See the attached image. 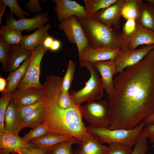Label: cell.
I'll return each instance as SVG.
<instances>
[{"mask_svg": "<svg viewBox=\"0 0 154 154\" xmlns=\"http://www.w3.org/2000/svg\"><path fill=\"white\" fill-rule=\"evenodd\" d=\"M78 145L80 148L74 151L75 154H108L109 151V146L102 145L97 135L88 131Z\"/></svg>", "mask_w": 154, "mask_h": 154, "instance_id": "15", "label": "cell"}, {"mask_svg": "<svg viewBox=\"0 0 154 154\" xmlns=\"http://www.w3.org/2000/svg\"><path fill=\"white\" fill-rule=\"evenodd\" d=\"M50 27V25L47 23L32 33L23 36L20 46L32 52L37 46L42 44L45 38L49 35L48 31Z\"/></svg>", "mask_w": 154, "mask_h": 154, "instance_id": "19", "label": "cell"}, {"mask_svg": "<svg viewBox=\"0 0 154 154\" xmlns=\"http://www.w3.org/2000/svg\"><path fill=\"white\" fill-rule=\"evenodd\" d=\"M49 21L48 14L46 12L37 14L31 18H25L18 20L15 19L13 15L9 12L6 16V25L1 27L21 31L25 30L27 32H32L37 28L43 27L44 24Z\"/></svg>", "mask_w": 154, "mask_h": 154, "instance_id": "10", "label": "cell"}, {"mask_svg": "<svg viewBox=\"0 0 154 154\" xmlns=\"http://www.w3.org/2000/svg\"><path fill=\"white\" fill-rule=\"evenodd\" d=\"M25 6L28 11L33 13L41 12L42 10L38 0H30L25 4Z\"/></svg>", "mask_w": 154, "mask_h": 154, "instance_id": "40", "label": "cell"}, {"mask_svg": "<svg viewBox=\"0 0 154 154\" xmlns=\"http://www.w3.org/2000/svg\"><path fill=\"white\" fill-rule=\"evenodd\" d=\"M83 118L91 126L108 128L110 125L108 102L102 100L87 102L80 107Z\"/></svg>", "mask_w": 154, "mask_h": 154, "instance_id": "6", "label": "cell"}, {"mask_svg": "<svg viewBox=\"0 0 154 154\" xmlns=\"http://www.w3.org/2000/svg\"><path fill=\"white\" fill-rule=\"evenodd\" d=\"M115 76L108 95L111 130L130 129L154 114V48Z\"/></svg>", "mask_w": 154, "mask_h": 154, "instance_id": "1", "label": "cell"}, {"mask_svg": "<svg viewBox=\"0 0 154 154\" xmlns=\"http://www.w3.org/2000/svg\"><path fill=\"white\" fill-rule=\"evenodd\" d=\"M93 64L100 74L106 93L108 95L111 94L114 89L113 77L116 70L114 60L99 61Z\"/></svg>", "mask_w": 154, "mask_h": 154, "instance_id": "17", "label": "cell"}, {"mask_svg": "<svg viewBox=\"0 0 154 154\" xmlns=\"http://www.w3.org/2000/svg\"><path fill=\"white\" fill-rule=\"evenodd\" d=\"M136 23L135 19L126 20L124 23L122 33L123 35L129 38L134 33L136 28Z\"/></svg>", "mask_w": 154, "mask_h": 154, "instance_id": "39", "label": "cell"}, {"mask_svg": "<svg viewBox=\"0 0 154 154\" xmlns=\"http://www.w3.org/2000/svg\"><path fill=\"white\" fill-rule=\"evenodd\" d=\"M76 64L73 61H69L66 71L62 78L60 90L65 92H69V90L75 72Z\"/></svg>", "mask_w": 154, "mask_h": 154, "instance_id": "30", "label": "cell"}, {"mask_svg": "<svg viewBox=\"0 0 154 154\" xmlns=\"http://www.w3.org/2000/svg\"><path fill=\"white\" fill-rule=\"evenodd\" d=\"M55 4L54 10L58 21H61L71 16L87 17L85 7L75 1L52 0Z\"/></svg>", "mask_w": 154, "mask_h": 154, "instance_id": "14", "label": "cell"}, {"mask_svg": "<svg viewBox=\"0 0 154 154\" xmlns=\"http://www.w3.org/2000/svg\"><path fill=\"white\" fill-rule=\"evenodd\" d=\"M48 50L42 44L37 46L32 52L30 63L26 74L16 89L21 90L33 87L43 89L40 81L41 62L44 54Z\"/></svg>", "mask_w": 154, "mask_h": 154, "instance_id": "7", "label": "cell"}, {"mask_svg": "<svg viewBox=\"0 0 154 154\" xmlns=\"http://www.w3.org/2000/svg\"><path fill=\"white\" fill-rule=\"evenodd\" d=\"M32 53V52L21 47L19 45H10L7 65V72H10L15 70Z\"/></svg>", "mask_w": 154, "mask_h": 154, "instance_id": "21", "label": "cell"}, {"mask_svg": "<svg viewBox=\"0 0 154 154\" xmlns=\"http://www.w3.org/2000/svg\"><path fill=\"white\" fill-rule=\"evenodd\" d=\"M120 50L111 48L103 47L93 48L86 47L79 56L80 62H96L109 60H114Z\"/></svg>", "mask_w": 154, "mask_h": 154, "instance_id": "13", "label": "cell"}, {"mask_svg": "<svg viewBox=\"0 0 154 154\" xmlns=\"http://www.w3.org/2000/svg\"><path fill=\"white\" fill-rule=\"evenodd\" d=\"M147 138L143 130L141 135L135 144L134 147L130 154H145L148 148L147 144Z\"/></svg>", "mask_w": 154, "mask_h": 154, "instance_id": "37", "label": "cell"}, {"mask_svg": "<svg viewBox=\"0 0 154 154\" xmlns=\"http://www.w3.org/2000/svg\"><path fill=\"white\" fill-rule=\"evenodd\" d=\"M73 137L50 132L41 137L31 140L30 142L35 144L38 147L46 151L54 146L59 143L69 141Z\"/></svg>", "mask_w": 154, "mask_h": 154, "instance_id": "22", "label": "cell"}, {"mask_svg": "<svg viewBox=\"0 0 154 154\" xmlns=\"http://www.w3.org/2000/svg\"><path fill=\"white\" fill-rule=\"evenodd\" d=\"M61 45V42L59 40L54 39L49 50L52 51H56L60 49Z\"/></svg>", "mask_w": 154, "mask_h": 154, "instance_id": "44", "label": "cell"}, {"mask_svg": "<svg viewBox=\"0 0 154 154\" xmlns=\"http://www.w3.org/2000/svg\"><path fill=\"white\" fill-rule=\"evenodd\" d=\"M10 49V45L0 36V62L3 70L5 72H7V65Z\"/></svg>", "mask_w": 154, "mask_h": 154, "instance_id": "33", "label": "cell"}, {"mask_svg": "<svg viewBox=\"0 0 154 154\" xmlns=\"http://www.w3.org/2000/svg\"><path fill=\"white\" fill-rule=\"evenodd\" d=\"M154 48V45H151L143 46L138 49H131L128 48L120 50L114 60L116 66L115 74H119L127 67L139 62Z\"/></svg>", "mask_w": 154, "mask_h": 154, "instance_id": "9", "label": "cell"}, {"mask_svg": "<svg viewBox=\"0 0 154 154\" xmlns=\"http://www.w3.org/2000/svg\"><path fill=\"white\" fill-rule=\"evenodd\" d=\"M18 133L5 130L0 134V149L9 154L13 152L20 154L22 149L38 147L35 144L25 141Z\"/></svg>", "mask_w": 154, "mask_h": 154, "instance_id": "12", "label": "cell"}, {"mask_svg": "<svg viewBox=\"0 0 154 154\" xmlns=\"http://www.w3.org/2000/svg\"><path fill=\"white\" fill-rule=\"evenodd\" d=\"M146 125L144 121L138 125L130 129H118L111 130L106 127H94L89 125L87 130L98 136L101 144L109 145L117 143L123 145L133 146L141 135Z\"/></svg>", "mask_w": 154, "mask_h": 154, "instance_id": "4", "label": "cell"}, {"mask_svg": "<svg viewBox=\"0 0 154 154\" xmlns=\"http://www.w3.org/2000/svg\"><path fill=\"white\" fill-rule=\"evenodd\" d=\"M0 154H9L3 150L1 149L0 150Z\"/></svg>", "mask_w": 154, "mask_h": 154, "instance_id": "49", "label": "cell"}, {"mask_svg": "<svg viewBox=\"0 0 154 154\" xmlns=\"http://www.w3.org/2000/svg\"><path fill=\"white\" fill-rule=\"evenodd\" d=\"M57 102L60 108L65 109L70 108L76 105L69 92H65L61 90L58 95Z\"/></svg>", "mask_w": 154, "mask_h": 154, "instance_id": "35", "label": "cell"}, {"mask_svg": "<svg viewBox=\"0 0 154 154\" xmlns=\"http://www.w3.org/2000/svg\"><path fill=\"white\" fill-rule=\"evenodd\" d=\"M82 67H86L89 70L90 77L86 82L85 86L78 91H72L70 94L75 104L80 106L85 102L95 101L101 98L104 89L103 83L98 72L93 63L87 62H80Z\"/></svg>", "mask_w": 154, "mask_h": 154, "instance_id": "5", "label": "cell"}, {"mask_svg": "<svg viewBox=\"0 0 154 154\" xmlns=\"http://www.w3.org/2000/svg\"><path fill=\"white\" fill-rule=\"evenodd\" d=\"M0 25L1 23L2 18L7 6L1 1H0Z\"/></svg>", "mask_w": 154, "mask_h": 154, "instance_id": "45", "label": "cell"}, {"mask_svg": "<svg viewBox=\"0 0 154 154\" xmlns=\"http://www.w3.org/2000/svg\"><path fill=\"white\" fill-rule=\"evenodd\" d=\"M139 0H125L121 9V15L126 20H136L138 16Z\"/></svg>", "mask_w": 154, "mask_h": 154, "instance_id": "27", "label": "cell"}, {"mask_svg": "<svg viewBox=\"0 0 154 154\" xmlns=\"http://www.w3.org/2000/svg\"><path fill=\"white\" fill-rule=\"evenodd\" d=\"M20 121L19 107L11 100L7 107L5 115V131L18 133L17 127Z\"/></svg>", "mask_w": 154, "mask_h": 154, "instance_id": "25", "label": "cell"}, {"mask_svg": "<svg viewBox=\"0 0 154 154\" xmlns=\"http://www.w3.org/2000/svg\"><path fill=\"white\" fill-rule=\"evenodd\" d=\"M43 90L31 87L25 89H16L12 93L11 100L18 107L31 104L43 99Z\"/></svg>", "mask_w": 154, "mask_h": 154, "instance_id": "16", "label": "cell"}, {"mask_svg": "<svg viewBox=\"0 0 154 154\" xmlns=\"http://www.w3.org/2000/svg\"><path fill=\"white\" fill-rule=\"evenodd\" d=\"M62 79L59 76L50 75L46 77L43 84L45 108L43 123L49 132L74 137L80 141L88 132L82 120L81 106L75 105L65 109L57 104Z\"/></svg>", "mask_w": 154, "mask_h": 154, "instance_id": "2", "label": "cell"}, {"mask_svg": "<svg viewBox=\"0 0 154 154\" xmlns=\"http://www.w3.org/2000/svg\"><path fill=\"white\" fill-rule=\"evenodd\" d=\"M129 39L130 49H136L142 45H154V31L136 23L135 31Z\"/></svg>", "mask_w": 154, "mask_h": 154, "instance_id": "18", "label": "cell"}, {"mask_svg": "<svg viewBox=\"0 0 154 154\" xmlns=\"http://www.w3.org/2000/svg\"><path fill=\"white\" fill-rule=\"evenodd\" d=\"M0 36L10 45H20L23 37L21 31L1 27L0 29Z\"/></svg>", "mask_w": 154, "mask_h": 154, "instance_id": "29", "label": "cell"}, {"mask_svg": "<svg viewBox=\"0 0 154 154\" xmlns=\"http://www.w3.org/2000/svg\"><path fill=\"white\" fill-rule=\"evenodd\" d=\"M31 54L17 69L10 72L7 79L8 82L6 88L2 92V96L11 93L16 89L26 74L30 63Z\"/></svg>", "mask_w": 154, "mask_h": 154, "instance_id": "20", "label": "cell"}, {"mask_svg": "<svg viewBox=\"0 0 154 154\" xmlns=\"http://www.w3.org/2000/svg\"><path fill=\"white\" fill-rule=\"evenodd\" d=\"M80 141L73 137L69 141L59 143L46 151V154H75L72 149L74 144Z\"/></svg>", "mask_w": 154, "mask_h": 154, "instance_id": "28", "label": "cell"}, {"mask_svg": "<svg viewBox=\"0 0 154 154\" xmlns=\"http://www.w3.org/2000/svg\"><path fill=\"white\" fill-rule=\"evenodd\" d=\"M49 132L47 128L44 123L32 129L24 135L22 137L25 141L30 142L31 140L41 137Z\"/></svg>", "mask_w": 154, "mask_h": 154, "instance_id": "31", "label": "cell"}, {"mask_svg": "<svg viewBox=\"0 0 154 154\" xmlns=\"http://www.w3.org/2000/svg\"><path fill=\"white\" fill-rule=\"evenodd\" d=\"M12 93L2 96L0 98V134L4 131V117L7 107L11 100Z\"/></svg>", "mask_w": 154, "mask_h": 154, "instance_id": "34", "label": "cell"}, {"mask_svg": "<svg viewBox=\"0 0 154 154\" xmlns=\"http://www.w3.org/2000/svg\"><path fill=\"white\" fill-rule=\"evenodd\" d=\"M12 154H19L16 152H13L12 153Z\"/></svg>", "mask_w": 154, "mask_h": 154, "instance_id": "50", "label": "cell"}, {"mask_svg": "<svg viewBox=\"0 0 154 154\" xmlns=\"http://www.w3.org/2000/svg\"><path fill=\"white\" fill-rule=\"evenodd\" d=\"M44 100L43 98L34 103L19 107L20 120L25 116L44 106Z\"/></svg>", "mask_w": 154, "mask_h": 154, "instance_id": "36", "label": "cell"}, {"mask_svg": "<svg viewBox=\"0 0 154 154\" xmlns=\"http://www.w3.org/2000/svg\"><path fill=\"white\" fill-rule=\"evenodd\" d=\"M146 125L154 123V114L147 116L143 120Z\"/></svg>", "mask_w": 154, "mask_h": 154, "instance_id": "46", "label": "cell"}, {"mask_svg": "<svg viewBox=\"0 0 154 154\" xmlns=\"http://www.w3.org/2000/svg\"><path fill=\"white\" fill-rule=\"evenodd\" d=\"M7 85L6 80L1 76L0 77V91L3 92L6 88Z\"/></svg>", "mask_w": 154, "mask_h": 154, "instance_id": "47", "label": "cell"}, {"mask_svg": "<svg viewBox=\"0 0 154 154\" xmlns=\"http://www.w3.org/2000/svg\"><path fill=\"white\" fill-rule=\"evenodd\" d=\"M125 1V0H117L108 7L98 11L91 18L109 27L120 31L121 9Z\"/></svg>", "mask_w": 154, "mask_h": 154, "instance_id": "11", "label": "cell"}, {"mask_svg": "<svg viewBox=\"0 0 154 154\" xmlns=\"http://www.w3.org/2000/svg\"><path fill=\"white\" fill-rule=\"evenodd\" d=\"M90 46L121 50L129 47V38L117 31L93 18L78 17Z\"/></svg>", "mask_w": 154, "mask_h": 154, "instance_id": "3", "label": "cell"}, {"mask_svg": "<svg viewBox=\"0 0 154 154\" xmlns=\"http://www.w3.org/2000/svg\"><path fill=\"white\" fill-rule=\"evenodd\" d=\"M10 10V13L15 15L19 19L25 18V15L29 16L30 13L23 10L19 6L16 0H1Z\"/></svg>", "mask_w": 154, "mask_h": 154, "instance_id": "32", "label": "cell"}, {"mask_svg": "<svg viewBox=\"0 0 154 154\" xmlns=\"http://www.w3.org/2000/svg\"><path fill=\"white\" fill-rule=\"evenodd\" d=\"M45 113L44 106L23 117L18 125L17 132L25 128L33 129L43 123Z\"/></svg>", "mask_w": 154, "mask_h": 154, "instance_id": "24", "label": "cell"}, {"mask_svg": "<svg viewBox=\"0 0 154 154\" xmlns=\"http://www.w3.org/2000/svg\"><path fill=\"white\" fill-rule=\"evenodd\" d=\"M146 125L144 131L150 142L154 143V123Z\"/></svg>", "mask_w": 154, "mask_h": 154, "instance_id": "41", "label": "cell"}, {"mask_svg": "<svg viewBox=\"0 0 154 154\" xmlns=\"http://www.w3.org/2000/svg\"><path fill=\"white\" fill-rule=\"evenodd\" d=\"M109 145L108 154H130L133 150L132 146H124L117 143Z\"/></svg>", "mask_w": 154, "mask_h": 154, "instance_id": "38", "label": "cell"}, {"mask_svg": "<svg viewBox=\"0 0 154 154\" xmlns=\"http://www.w3.org/2000/svg\"><path fill=\"white\" fill-rule=\"evenodd\" d=\"M54 40L52 37L49 35L45 38L42 44L45 48L48 50H49Z\"/></svg>", "mask_w": 154, "mask_h": 154, "instance_id": "43", "label": "cell"}, {"mask_svg": "<svg viewBox=\"0 0 154 154\" xmlns=\"http://www.w3.org/2000/svg\"><path fill=\"white\" fill-rule=\"evenodd\" d=\"M136 23L154 31V5L139 0V11Z\"/></svg>", "mask_w": 154, "mask_h": 154, "instance_id": "23", "label": "cell"}, {"mask_svg": "<svg viewBox=\"0 0 154 154\" xmlns=\"http://www.w3.org/2000/svg\"><path fill=\"white\" fill-rule=\"evenodd\" d=\"M58 27L63 31L70 42L76 45L79 56L86 47L90 46L76 16H73L60 21Z\"/></svg>", "mask_w": 154, "mask_h": 154, "instance_id": "8", "label": "cell"}, {"mask_svg": "<svg viewBox=\"0 0 154 154\" xmlns=\"http://www.w3.org/2000/svg\"><path fill=\"white\" fill-rule=\"evenodd\" d=\"M145 1L154 5V0H146Z\"/></svg>", "mask_w": 154, "mask_h": 154, "instance_id": "48", "label": "cell"}, {"mask_svg": "<svg viewBox=\"0 0 154 154\" xmlns=\"http://www.w3.org/2000/svg\"><path fill=\"white\" fill-rule=\"evenodd\" d=\"M20 154H46V151L38 147L23 149Z\"/></svg>", "mask_w": 154, "mask_h": 154, "instance_id": "42", "label": "cell"}, {"mask_svg": "<svg viewBox=\"0 0 154 154\" xmlns=\"http://www.w3.org/2000/svg\"><path fill=\"white\" fill-rule=\"evenodd\" d=\"M117 0H84L87 17H92L99 11L105 9Z\"/></svg>", "mask_w": 154, "mask_h": 154, "instance_id": "26", "label": "cell"}]
</instances>
